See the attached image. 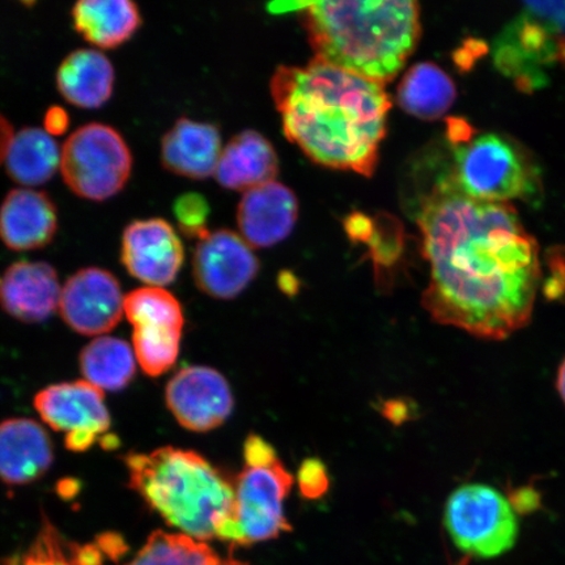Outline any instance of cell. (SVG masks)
Segmentation results:
<instances>
[{
	"mask_svg": "<svg viewBox=\"0 0 565 565\" xmlns=\"http://www.w3.org/2000/svg\"><path fill=\"white\" fill-rule=\"evenodd\" d=\"M271 92L287 138L317 164L373 174L392 108L384 84L315 58L275 71Z\"/></svg>",
	"mask_w": 565,
	"mask_h": 565,
	"instance_id": "cell-2",
	"label": "cell"
},
{
	"mask_svg": "<svg viewBox=\"0 0 565 565\" xmlns=\"http://www.w3.org/2000/svg\"><path fill=\"white\" fill-rule=\"evenodd\" d=\"M450 168L441 173L472 200L508 203L527 200L539 192V169L524 147L498 134H477L449 140Z\"/></svg>",
	"mask_w": 565,
	"mask_h": 565,
	"instance_id": "cell-5",
	"label": "cell"
},
{
	"mask_svg": "<svg viewBox=\"0 0 565 565\" xmlns=\"http://www.w3.org/2000/svg\"><path fill=\"white\" fill-rule=\"evenodd\" d=\"M430 268L423 307L436 322L504 341L532 320L539 244L510 203L472 200L441 172L416 209Z\"/></svg>",
	"mask_w": 565,
	"mask_h": 565,
	"instance_id": "cell-1",
	"label": "cell"
},
{
	"mask_svg": "<svg viewBox=\"0 0 565 565\" xmlns=\"http://www.w3.org/2000/svg\"><path fill=\"white\" fill-rule=\"evenodd\" d=\"M185 253L172 225L162 218H147L127 225L121 259L134 278L151 287L171 285L179 275Z\"/></svg>",
	"mask_w": 565,
	"mask_h": 565,
	"instance_id": "cell-13",
	"label": "cell"
},
{
	"mask_svg": "<svg viewBox=\"0 0 565 565\" xmlns=\"http://www.w3.org/2000/svg\"><path fill=\"white\" fill-rule=\"evenodd\" d=\"M214 565H247V564H245L243 562H238V561L228 559V561H218Z\"/></svg>",
	"mask_w": 565,
	"mask_h": 565,
	"instance_id": "cell-35",
	"label": "cell"
},
{
	"mask_svg": "<svg viewBox=\"0 0 565 565\" xmlns=\"http://www.w3.org/2000/svg\"><path fill=\"white\" fill-rule=\"evenodd\" d=\"M300 489L303 497L317 499L328 490L329 479L324 466L317 459H308L299 472Z\"/></svg>",
	"mask_w": 565,
	"mask_h": 565,
	"instance_id": "cell-29",
	"label": "cell"
},
{
	"mask_svg": "<svg viewBox=\"0 0 565 565\" xmlns=\"http://www.w3.org/2000/svg\"><path fill=\"white\" fill-rule=\"evenodd\" d=\"M12 126L7 119L0 115V162L6 161L13 140Z\"/></svg>",
	"mask_w": 565,
	"mask_h": 565,
	"instance_id": "cell-32",
	"label": "cell"
},
{
	"mask_svg": "<svg viewBox=\"0 0 565 565\" xmlns=\"http://www.w3.org/2000/svg\"><path fill=\"white\" fill-rule=\"evenodd\" d=\"M62 289L58 275L49 264L20 260L6 271L0 282V303L19 321L47 320L60 308Z\"/></svg>",
	"mask_w": 565,
	"mask_h": 565,
	"instance_id": "cell-16",
	"label": "cell"
},
{
	"mask_svg": "<svg viewBox=\"0 0 565 565\" xmlns=\"http://www.w3.org/2000/svg\"><path fill=\"white\" fill-rule=\"evenodd\" d=\"M34 407L49 427L66 436H100L110 427L104 393L87 381L49 386L35 395Z\"/></svg>",
	"mask_w": 565,
	"mask_h": 565,
	"instance_id": "cell-14",
	"label": "cell"
},
{
	"mask_svg": "<svg viewBox=\"0 0 565 565\" xmlns=\"http://www.w3.org/2000/svg\"><path fill=\"white\" fill-rule=\"evenodd\" d=\"M298 200L287 186L268 182L247 190L238 206V227L247 244L268 247L292 232L298 218Z\"/></svg>",
	"mask_w": 565,
	"mask_h": 565,
	"instance_id": "cell-15",
	"label": "cell"
},
{
	"mask_svg": "<svg viewBox=\"0 0 565 565\" xmlns=\"http://www.w3.org/2000/svg\"><path fill=\"white\" fill-rule=\"evenodd\" d=\"M308 2H278L268 4V11L271 13H285L289 11H302Z\"/></svg>",
	"mask_w": 565,
	"mask_h": 565,
	"instance_id": "cell-33",
	"label": "cell"
},
{
	"mask_svg": "<svg viewBox=\"0 0 565 565\" xmlns=\"http://www.w3.org/2000/svg\"><path fill=\"white\" fill-rule=\"evenodd\" d=\"M218 561L215 551L206 542L158 530L126 565H214Z\"/></svg>",
	"mask_w": 565,
	"mask_h": 565,
	"instance_id": "cell-26",
	"label": "cell"
},
{
	"mask_svg": "<svg viewBox=\"0 0 565 565\" xmlns=\"http://www.w3.org/2000/svg\"><path fill=\"white\" fill-rule=\"evenodd\" d=\"M102 553L96 546L71 545L46 522L26 554L9 565H100Z\"/></svg>",
	"mask_w": 565,
	"mask_h": 565,
	"instance_id": "cell-27",
	"label": "cell"
},
{
	"mask_svg": "<svg viewBox=\"0 0 565 565\" xmlns=\"http://www.w3.org/2000/svg\"><path fill=\"white\" fill-rule=\"evenodd\" d=\"M258 268L249 245L235 232L210 233L196 245L194 278L198 287L212 298H236L256 278Z\"/></svg>",
	"mask_w": 565,
	"mask_h": 565,
	"instance_id": "cell-12",
	"label": "cell"
},
{
	"mask_svg": "<svg viewBox=\"0 0 565 565\" xmlns=\"http://www.w3.org/2000/svg\"><path fill=\"white\" fill-rule=\"evenodd\" d=\"M132 157L121 134L103 124L79 127L62 148L63 180L84 200L102 202L129 181Z\"/></svg>",
	"mask_w": 565,
	"mask_h": 565,
	"instance_id": "cell-8",
	"label": "cell"
},
{
	"mask_svg": "<svg viewBox=\"0 0 565 565\" xmlns=\"http://www.w3.org/2000/svg\"><path fill=\"white\" fill-rule=\"evenodd\" d=\"M44 125L49 136H63L70 126L67 111L61 108V106H52V108L46 111Z\"/></svg>",
	"mask_w": 565,
	"mask_h": 565,
	"instance_id": "cell-30",
	"label": "cell"
},
{
	"mask_svg": "<svg viewBox=\"0 0 565 565\" xmlns=\"http://www.w3.org/2000/svg\"><path fill=\"white\" fill-rule=\"evenodd\" d=\"M81 370L87 383L100 391L118 392L136 376V358L122 339L100 337L83 350Z\"/></svg>",
	"mask_w": 565,
	"mask_h": 565,
	"instance_id": "cell-25",
	"label": "cell"
},
{
	"mask_svg": "<svg viewBox=\"0 0 565 565\" xmlns=\"http://www.w3.org/2000/svg\"><path fill=\"white\" fill-rule=\"evenodd\" d=\"M56 227V209L45 193L12 190L0 206V239L12 250H34L51 244Z\"/></svg>",
	"mask_w": 565,
	"mask_h": 565,
	"instance_id": "cell-18",
	"label": "cell"
},
{
	"mask_svg": "<svg viewBox=\"0 0 565 565\" xmlns=\"http://www.w3.org/2000/svg\"><path fill=\"white\" fill-rule=\"evenodd\" d=\"M349 235L356 242H366L372 236V222L362 214H355L348 218L345 223Z\"/></svg>",
	"mask_w": 565,
	"mask_h": 565,
	"instance_id": "cell-31",
	"label": "cell"
},
{
	"mask_svg": "<svg viewBox=\"0 0 565 565\" xmlns=\"http://www.w3.org/2000/svg\"><path fill=\"white\" fill-rule=\"evenodd\" d=\"M456 100L454 81L434 63H419L405 75L398 88V103L408 115L437 119Z\"/></svg>",
	"mask_w": 565,
	"mask_h": 565,
	"instance_id": "cell-24",
	"label": "cell"
},
{
	"mask_svg": "<svg viewBox=\"0 0 565 565\" xmlns=\"http://www.w3.org/2000/svg\"><path fill=\"white\" fill-rule=\"evenodd\" d=\"M124 312L134 328V353L151 377L171 370L179 358L183 313L181 303L160 287L138 288L125 298Z\"/></svg>",
	"mask_w": 565,
	"mask_h": 565,
	"instance_id": "cell-9",
	"label": "cell"
},
{
	"mask_svg": "<svg viewBox=\"0 0 565 565\" xmlns=\"http://www.w3.org/2000/svg\"><path fill=\"white\" fill-rule=\"evenodd\" d=\"M125 462L132 490L190 539L214 540L230 520L235 484L195 451L166 447Z\"/></svg>",
	"mask_w": 565,
	"mask_h": 565,
	"instance_id": "cell-4",
	"label": "cell"
},
{
	"mask_svg": "<svg viewBox=\"0 0 565 565\" xmlns=\"http://www.w3.org/2000/svg\"><path fill=\"white\" fill-rule=\"evenodd\" d=\"M167 405L183 428L209 433L227 420L233 395L223 374L207 366H188L169 381Z\"/></svg>",
	"mask_w": 565,
	"mask_h": 565,
	"instance_id": "cell-11",
	"label": "cell"
},
{
	"mask_svg": "<svg viewBox=\"0 0 565 565\" xmlns=\"http://www.w3.org/2000/svg\"><path fill=\"white\" fill-rule=\"evenodd\" d=\"M450 540L463 554L494 559L518 543L520 525L512 501L491 486L470 483L450 494L444 511Z\"/></svg>",
	"mask_w": 565,
	"mask_h": 565,
	"instance_id": "cell-7",
	"label": "cell"
},
{
	"mask_svg": "<svg viewBox=\"0 0 565 565\" xmlns=\"http://www.w3.org/2000/svg\"><path fill=\"white\" fill-rule=\"evenodd\" d=\"M278 169V157L270 141L257 131L246 130L224 148L215 177L225 189L252 190L273 182Z\"/></svg>",
	"mask_w": 565,
	"mask_h": 565,
	"instance_id": "cell-20",
	"label": "cell"
},
{
	"mask_svg": "<svg viewBox=\"0 0 565 565\" xmlns=\"http://www.w3.org/2000/svg\"><path fill=\"white\" fill-rule=\"evenodd\" d=\"M174 216L183 235L200 239L210 235L207 218L210 206L204 196L196 193L183 194L174 203Z\"/></svg>",
	"mask_w": 565,
	"mask_h": 565,
	"instance_id": "cell-28",
	"label": "cell"
},
{
	"mask_svg": "<svg viewBox=\"0 0 565 565\" xmlns=\"http://www.w3.org/2000/svg\"><path fill=\"white\" fill-rule=\"evenodd\" d=\"M300 12L317 60L381 84L404 68L420 35L414 0H324Z\"/></svg>",
	"mask_w": 565,
	"mask_h": 565,
	"instance_id": "cell-3",
	"label": "cell"
},
{
	"mask_svg": "<svg viewBox=\"0 0 565 565\" xmlns=\"http://www.w3.org/2000/svg\"><path fill=\"white\" fill-rule=\"evenodd\" d=\"M556 391L559 393L563 404L565 405V358L556 373Z\"/></svg>",
	"mask_w": 565,
	"mask_h": 565,
	"instance_id": "cell-34",
	"label": "cell"
},
{
	"mask_svg": "<svg viewBox=\"0 0 565 565\" xmlns=\"http://www.w3.org/2000/svg\"><path fill=\"white\" fill-rule=\"evenodd\" d=\"M62 151L45 130L26 127L13 137L6 158L7 173L20 185L40 186L61 168Z\"/></svg>",
	"mask_w": 565,
	"mask_h": 565,
	"instance_id": "cell-23",
	"label": "cell"
},
{
	"mask_svg": "<svg viewBox=\"0 0 565 565\" xmlns=\"http://www.w3.org/2000/svg\"><path fill=\"white\" fill-rule=\"evenodd\" d=\"M51 437L38 422L26 418L0 423V480L10 486L35 482L51 469Z\"/></svg>",
	"mask_w": 565,
	"mask_h": 565,
	"instance_id": "cell-17",
	"label": "cell"
},
{
	"mask_svg": "<svg viewBox=\"0 0 565 565\" xmlns=\"http://www.w3.org/2000/svg\"><path fill=\"white\" fill-rule=\"evenodd\" d=\"M215 126L181 118L161 141L162 166L177 175L204 180L215 174L222 154Z\"/></svg>",
	"mask_w": 565,
	"mask_h": 565,
	"instance_id": "cell-19",
	"label": "cell"
},
{
	"mask_svg": "<svg viewBox=\"0 0 565 565\" xmlns=\"http://www.w3.org/2000/svg\"><path fill=\"white\" fill-rule=\"evenodd\" d=\"M77 33L103 49H115L129 41L139 30L141 17L130 0H82L73 9Z\"/></svg>",
	"mask_w": 565,
	"mask_h": 565,
	"instance_id": "cell-22",
	"label": "cell"
},
{
	"mask_svg": "<svg viewBox=\"0 0 565 565\" xmlns=\"http://www.w3.org/2000/svg\"><path fill=\"white\" fill-rule=\"evenodd\" d=\"M125 298L109 271L88 267L77 271L62 288L60 310L68 327L83 335L109 333L121 321Z\"/></svg>",
	"mask_w": 565,
	"mask_h": 565,
	"instance_id": "cell-10",
	"label": "cell"
},
{
	"mask_svg": "<svg viewBox=\"0 0 565 565\" xmlns=\"http://www.w3.org/2000/svg\"><path fill=\"white\" fill-rule=\"evenodd\" d=\"M0 282H2V281H0Z\"/></svg>",
	"mask_w": 565,
	"mask_h": 565,
	"instance_id": "cell-36",
	"label": "cell"
},
{
	"mask_svg": "<svg viewBox=\"0 0 565 565\" xmlns=\"http://www.w3.org/2000/svg\"><path fill=\"white\" fill-rule=\"evenodd\" d=\"M56 86L66 102L83 109L100 108L115 87V68L108 56L81 49L66 56L56 73Z\"/></svg>",
	"mask_w": 565,
	"mask_h": 565,
	"instance_id": "cell-21",
	"label": "cell"
},
{
	"mask_svg": "<svg viewBox=\"0 0 565 565\" xmlns=\"http://www.w3.org/2000/svg\"><path fill=\"white\" fill-rule=\"evenodd\" d=\"M245 468L235 483L231 518L216 539L236 546L256 545L289 532L285 500L294 478L281 465L270 444L257 435L244 445Z\"/></svg>",
	"mask_w": 565,
	"mask_h": 565,
	"instance_id": "cell-6",
	"label": "cell"
}]
</instances>
